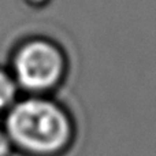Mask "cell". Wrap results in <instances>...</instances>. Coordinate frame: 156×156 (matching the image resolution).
Masks as SVG:
<instances>
[{"label": "cell", "mask_w": 156, "mask_h": 156, "mask_svg": "<svg viewBox=\"0 0 156 156\" xmlns=\"http://www.w3.org/2000/svg\"><path fill=\"white\" fill-rule=\"evenodd\" d=\"M11 141L8 138L7 133L0 129V156H8L11 151Z\"/></svg>", "instance_id": "277c9868"}, {"label": "cell", "mask_w": 156, "mask_h": 156, "mask_svg": "<svg viewBox=\"0 0 156 156\" xmlns=\"http://www.w3.org/2000/svg\"><path fill=\"white\" fill-rule=\"evenodd\" d=\"M11 144L32 156H55L70 145L73 123L69 114L51 100L29 97L15 103L5 118Z\"/></svg>", "instance_id": "6da1fadb"}, {"label": "cell", "mask_w": 156, "mask_h": 156, "mask_svg": "<svg viewBox=\"0 0 156 156\" xmlns=\"http://www.w3.org/2000/svg\"><path fill=\"white\" fill-rule=\"evenodd\" d=\"M14 80L33 93L54 89L66 71V59L58 45L47 40H30L21 45L12 60Z\"/></svg>", "instance_id": "7a4b0ae2"}, {"label": "cell", "mask_w": 156, "mask_h": 156, "mask_svg": "<svg viewBox=\"0 0 156 156\" xmlns=\"http://www.w3.org/2000/svg\"><path fill=\"white\" fill-rule=\"evenodd\" d=\"M18 83L11 74L0 69V112L10 111V108L15 104Z\"/></svg>", "instance_id": "3957f363"}]
</instances>
